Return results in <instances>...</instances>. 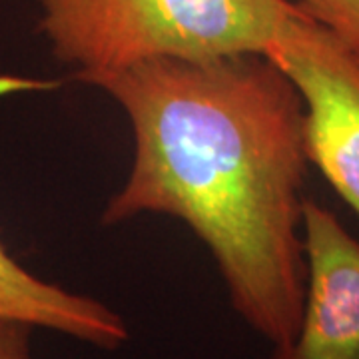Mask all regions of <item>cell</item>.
<instances>
[{
    "label": "cell",
    "instance_id": "3957f363",
    "mask_svg": "<svg viewBox=\"0 0 359 359\" xmlns=\"http://www.w3.org/2000/svg\"><path fill=\"white\" fill-rule=\"evenodd\" d=\"M266 56L302 96L309 164L359 219V56L299 6Z\"/></svg>",
    "mask_w": 359,
    "mask_h": 359
},
{
    "label": "cell",
    "instance_id": "7a4b0ae2",
    "mask_svg": "<svg viewBox=\"0 0 359 359\" xmlns=\"http://www.w3.org/2000/svg\"><path fill=\"white\" fill-rule=\"evenodd\" d=\"M39 28L70 80L154 60L266 54L292 0H36Z\"/></svg>",
    "mask_w": 359,
    "mask_h": 359
},
{
    "label": "cell",
    "instance_id": "277c9868",
    "mask_svg": "<svg viewBox=\"0 0 359 359\" xmlns=\"http://www.w3.org/2000/svg\"><path fill=\"white\" fill-rule=\"evenodd\" d=\"M304 242L308 287L299 327L266 359H359V240L308 198Z\"/></svg>",
    "mask_w": 359,
    "mask_h": 359
},
{
    "label": "cell",
    "instance_id": "6da1fadb",
    "mask_svg": "<svg viewBox=\"0 0 359 359\" xmlns=\"http://www.w3.org/2000/svg\"><path fill=\"white\" fill-rule=\"evenodd\" d=\"M126 114L134 156L102 226L156 214L212 254L233 311L271 346L299 327L308 287L304 102L266 54L154 60L90 74Z\"/></svg>",
    "mask_w": 359,
    "mask_h": 359
},
{
    "label": "cell",
    "instance_id": "52a82bcc",
    "mask_svg": "<svg viewBox=\"0 0 359 359\" xmlns=\"http://www.w3.org/2000/svg\"><path fill=\"white\" fill-rule=\"evenodd\" d=\"M34 330L22 321L0 320V359H36L32 346Z\"/></svg>",
    "mask_w": 359,
    "mask_h": 359
},
{
    "label": "cell",
    "instance_id": "8992f818",
    "mask_svg": "<svg viewBox=\"0 0 359 359\" xmlns=\"http://www.w3.org/2000/svg\"><path fill=\"white\" fill-rule=\"evenodd\" d=\"M359 56V0H292Z\"/></svg>",
    "mask_w": 359,
    "mask_h": 359
},
{
    "label": "cell",
    "instance_id": "5b68a950",
    "mask_svg": "<svg viewBox=\"0 0 359 359\" xmlns=\"http://www.w3.org/2000/svg\"><path fill=\"white\" fill-rule=\"evenodd\" d=\"M0 320L68 335L86 346L114 351L128 344L124 318L90 295L74 294L20 266L0 238Z\"/></svg>",
    "mask_w": 359,
    "mask_h": 359
}]
</instances>
